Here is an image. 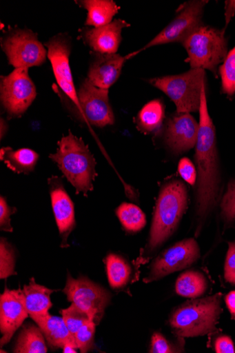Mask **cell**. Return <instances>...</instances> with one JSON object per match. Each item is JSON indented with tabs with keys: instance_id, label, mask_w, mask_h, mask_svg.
<instances>
[{
	"instance_id": "6da1fadb",
	"label": "cell",
	"mask_w": 235,
	"mask_h": 353,
	"mask_svg": "<svg viewBox=\"0 0 235 353\" xmlns=\"http://www.w3.org/2000/svg\"><path fill=\"white\" fill-rule=\"evenodd\" d=\"M206 86L201 92L199 122L196 143L195 160L197 183L195 196L196 234L214 209L220 191L218 157L216 131L210 117L207 101Z\"/></svg>"
},
{
	"instance_id": "7a4b0ae2",
	"label": "cell",
	"mask_w": 235,
	"mask_h": 353,
	"mask_svg": "<svg viewBox=\"0 0 235 353\" xmlns=\"http://www.w3.org/2000/svg\"><path fill=\"white\" fill-rule=\"evenodd\" d=\"M187 207V190L181 181L172 180L161 188L157 199L148 243L141 256L154 252L175 232Z\"/></svg>"
},
{
	"instance_id": "3957f363",
	"label": "cell",
	"mask_w": 235,
	"mask_h": 353,
	"mask_svg": "<svg viewBox=\"0 0 235 353\" xmlns=\"http://www.w3.org/2000/svg\"><path fill=\"white\" fill-rule=\"evenodd\" d=\"M221 294L188 301L176 307L169 319V326L177 337L193 338L217 331L221 309Z\"/></svg>"
},
{
	"instance_id": "277c9868",
	"label": "cell",
	"mask_w": 235,
	"mask_h": 353,
	"mask_svg": "<svg viewBox=\"0 0 235 353\" xmlns=\"http://www.w3.org/2000/svg\"><path fill=\"white\" fill-rule=\"evenodd\" d=\"M58 146L57 152L51 154L50 158L57 164L77 192L88 194L93 190L92 183L96 176L95 159L88 145L70 132L61 139Z\"/></svg>"
},
{
	"instance_id": "5b68a950",
	"label": "cell",
	"mask_w": 235,
	"mask_h": 353,
	"mask_svg": "<svg viewBox=\"0 0 235 353\" xmlns=\"http://www.w3.org/2000/svg\"><path fill=\"white\" fill-rule=\"evenodd\" d=\"M191 69L207 70L217 75L227 55L225 31L201 25L182 43Z\"/></svg>"
},
{
	"instance_id": "8992f818",
	"label": "cell",
	"mask_w": 235,
	"mask_h": 353,
	"mask_svg": "<svg viewBox=\"0 0 235 353\" xmlns=\"http://www.w3.org/2000/svg\"><path fill=\"white\" fill-rule=\"evenodd\" d=\"M203 69H191L175 76L154 78L150 83L163 91L174 101L178 113L199 111L201 92L207 84Z\"/></svg>"
},
{
	"instance_id": "52a82bcc",
	"label": "cell",
	"mask_w": 235,
	"mask_h": 353,
	"mask_svg": "<svg viewBox=\"0 0 235 353\" xmlns=\"http://www.w3.org/2000/svg\"><path fill=\"white\" fill-rule=\"evenodd\" d=\"M63 292L67 299L85 311L96 325L103 319L112 301L111 294L85 277L73 278L70 274Z\"/></svg>"
},
{
	"instance_id": "ba28073f",
	"label": "cell",
	"mask_w": 235,
	"mask_h": 353,
	"mask_svg": "<svg viewBox=\"0 0 235 353\" xmlns=\"http://www.w3.org/2000/svg\"><path fill=\"white\" fill-rule=\"evenodd\" d=\"M2 48L9 63L15 69L42 65L47 50L39 41L37 34L30 30H14L2 39Z\"/></svg>"
},
{
	"instance_id": "9c48e42d",
	"label": "cell",
	"mask_w": 235,
	"mask_h": 353,
	"mask_svg": "<svg viewBox=\"0 0 235 353\" xmlns=\"http://www.w3.org/2000/svg\"><path fill=\"white\" fill-rule=\"evenodd\" d=\"M200 258V250L194 239L176 243L161 252L153 261L145 283L158 281L192 266Z\"/></svg>"
},
{
	"instance_id": "30bf717a",
	"label": "cell",
	"mask_w": 235,
	"mask_h": 353,
	"mask_svg": "<svg viewBox=\"0 0 235 353\" xmlns=\"http://www.w3.org/2000/svg\"><path fill=\"white\" fill-rule=\"evenodd\" d=\"M1 101L10 117L21 116L37 98L34 83L25 68L15 69L7 77H1Z\"/></svg>"
},
{
	"instance_id": "8fae6325",
	"label": "cell",
	"mask_w": 235,
	"mask_h": 353,
	"mask_svg": "<svg viewBox=\"0 0 235 353\" xmlns=\"http://www.w3.org/2000/svg\"><path fill=\"white\" fill-rule=\"evenodd\" d=\"M208 1L194 0L183 4L176 18L142 50L171 43H183L201 25L204 9Z\"/></svg>"
},
{
	"instance_id": "7c38bea8",
	"label": "cell",
	"mask_w": 235,
	"mask_h": 353,
	"mask_svg": "<svg viewBox=\"0 0 235 353\" xmlns=\"http://www.w3.org/2000/svg\"><path fill=\"white\" fill-rule=\"evenodd\" d=\"M80 108L78 115L97 127L114 124V114L109 100V90L94 85L85 79L78 90Z\"/></svg>"
},
{
	"instance_id": "4fadbf2b",
	"label": "cell",
	"mask_w": 235,
	"mask_h": 353,
	"mask_svg": "<svg viewBox=\"0 0 235 353\" xmlns=\"http://www.w3.org/2000/svg\"><path fill=\"white\" fill-rule=\"evenodd\" d=\"M45 46L48 49V57L60 89L74 103L76 109L79 110L78 92L70 63L72 50L70 41L65 35L59 34L52 38Z\"/></svg>"
},
{
	"instance_id": "5bb4252c",
	"label": "cell",
	"mask_w": 235,
	"mask_h": 353,
	"mask_svg": "<svg viewBox=\"0 0 235 353\" xmlns=\"http://www.w3.org/2000/svg\"><path fill=\"white\" fill-rule=\"evenodd\" d=\"M23 290L6 288L0 296V332L3 334L1 347L8 343L28 316Z\"/></svg>"
},
{
	"instance_id": "9a60e30c",
	"label": "cell",
	"mask_w": 235,
	"mask_h": 353,
	"mask_svg": "<svg viewBox=\"0 0 235 353\" xmlns=\"http://www.w3.org/2000/svg\"><path fill=\"white\" fill-rule=\"evenodd\" d=\"M198 123L190 113H178L167 121L164 139L173 151L183 153L192 149L197 140Z\"/></svg>"
},
{
	"instance_id": "2e32d148",
	"label": "cell",
	"mask_w": 235,
	"mask_h": 353,
	"mask_svg": "<svg viewBox=\"0 0 235 353\" xmlns=\"http://www.w3.org/2000/svg\"><path fill=\"white\" fill-rule=\"evenodd\" d=\"M139 52L125 57L116 53H96L89 69L88 79L97 88L109 90L119 79L125 61Z\"/></svg>"
},
{
	"instance_id": "e0dca14e",
	"label": "cell",
	"mask_w": 235,
	"mask_h": 353,
	"mask_svg": "<svg viewBox=\"0 0 235 353\" xmlns=\"http://www.w3.org/2000/svg\"><path fill=\"white\" fill-rule=\"evenodd\" d=\"M52 205L60 235L62 246H67V239L76 225L74 203L57 177L49 180Z\"/></svg>"
},
{
	"instance_id": "ac0fdd59",
	"label": "cell",
	"mask_w": 235,
	"mask_h": 353,
	"mask_svg": "<svg viewBox=\"0 0 235 353\" xmlns=\"http://www.w3.org/2000/svg\"><path fill=\"white\" fill-rule=\"evenodd\" d=\"M128 26L125 21L116 19L106 26L85 29L83 39L96 53L116 54L122 40V30Z\"/></svg>"
},
{
	"instance_id": "d6986e66",
	"label": "cell",
	"mask_w": 235,
	"mask_h": 353,
	"mask_svg": "<svg viewBox=\"0 0 235 353\" xmlns=\"http://www.w3.org/2000/svg\"><path fill=\"white\" fill-rule=\"evenodd\" d=\"M32 319L41 330L52 350L63 348L66 344L77 345L75 336L67 327L62 317L52 316L48 313Z\"/></svg>"
},
{
	"instance_id": "ffe728a7",
	"label": "cell",
	"mask_w": 235,
	"mask_h": 353,
	"mask_svg": "<svg viewBox=\"0 0 235 353\" xmlns=\"http://www.w3.org/2000/svg\"><path fill=\"white\" fill-rule=\"evenodd\" d=\"M26 308L30 318L48 314L52 306L51 295L54 292L44 285L37 283L32 278L28 285L23 287Z\"/></svg>"
},
{
	"instance_id": "44dd1931",
	"label": "cell",
	"mask_w": 235,
	"mask_h": 353,
	"mask_svg": "<svg viewBox=\"0 0 235 353\" xmlns=\"http://www.w3.org/2000/svg\"><path fill=\"white\" fill-rule=\"evenodd\" d=\"M0 158L12 171L28 174L34 170L39 154L29 148L13 150L11 148H3L0 150Z\"/></svg>"
},
{
	"instance_id": "7402d4cb",
	"label": "cell",
	"mask_w": 235,
	"mask_h": 353,
	"mask_svg": "<svg viewBox=\"0 0 235 353\" xmlns=\"http://www.w3.org/2000/svg\"><path fill=\"white\" fill-rule=\"evenodd\" d=\"M88 11L86 26L98 28L112 23L120 8L110 0H84L77 2Z\"/></svg>"
},
{
	"instance_id": "603a6c76",
	"label": "cell",
	"mask_w": 235,
	"mask_h": 353,
	"mask_svg": "<svg viewBox=\"0 0 235 353\" xmlns=\"http://www.w3.org/2000/svg\"><path fill=\"white\" fill-rule=\"evenodd\" d=\"M209 281L206 276L198 270H188L181 274L176 283V293L185 298L196 299L207 292Z\"/></svg>"
},
{
	"instance_id": "cb8c5ba5",
	"label": "cell",
	"mask_w": 235,
	"mask_h": 353,
	"mask_svg": "<svg viewBox=\"0 0 235 353\" xmlns=\"http://www.w3.org/2000/svg\"><path fill=\"white\" fill-rule=\"evenodd\" d=\"M108 280L115 291L125 290L132 275V270L129 263L122 256L110 254L105 261Z\"/></svg>"
},
{
	"instance_id": "d4e9b609",
	"label": "cell",
	"mask_w": 235,
	"mask_h": 353,
	"mask_svg": "<svg viewBox=\"0 0 235 353\" xmlns=\"http://www.w3.org/2000/svg\"><path fill=\"white\" fill-rule=\"evenodd\" d=\"M48 348L40 328L33 325H25L20 332L15 345L16 353H46Z\"/></svg>"
},
{
	"instance_id": "484cf974",
	"label": "cell",
	"mask_w": 235,
	"mask_h": 353,
	"mask_svg": "<svg viewBox=\"0 0 235 353\" xmlns=\"http://www.w3.org/2000/svg\"><path fill=\"white\" fill-rule=\"evenodd\" d=\"M116 212L123 228L128 233H138L146 225L145 214L135 205L124 203L117 208Z\"/></svg>"
},
{
	"instance_id": "4316f807",
	"label": "cell",
	"mask_w": 235,
	"mask_h": 353,
	"mask_svg": "<svg viewBox=\"0 0 235 353\" xmlns=\"http://www.w3.org/2000/svg\"><path fill=\"white\" fill-rule=\"evenodd\" d=\"M164 118V108L159 100H154L145 105L139 115V126L145 133H152L159 130Z\"/></svg>"
},
{
	"instance_id": "83f0119b",
	"label": "cell",
	"mask_w": 235,
	"mask_h": 353,
	"mask_svg": "<svg viewBox=\"0 0 235 353\" xmlns=\"http://www.w3.org/2000/svg\"><path fill=\"white\" fill-rule=\"evenodd\" d=\"M60 312L65 324L74 336L88 321L92 320L88 313L74 303L68 308L61 310Z\"/></svg>"
},
{
	"instance_id": "f1b7e54d",
	"label": "cell",
	"mask_w": 235,
	"mask_h": 353,
	"mask_svg": "<svg viewBox=\"0 0 235 353\" xmlns=\"http://www.w3.org/2000/svg\"><path fill=\"white\" fill-rule=\"evenodd\" d=\"M222 89L228 96L235 92V47L229 52L220 68Z\"/></svg>"
},
{
	"instance_id": "f546056e",
	"label": "cell",
	"mask_w": 235,
	"mask_h": 353,
	"mask_svg": "<svg viewBox=\"0 0 235 353\" xmlns=\"http://www.w3.org/2000/svg\"><path fill=\"white\" fill-rule=\"evenodd\" d=\"M15 251L6 239L0 242V278L7 279L15 273Z\"/></svg>"
},
{
	"instance_id": "4dcf8cb0",
	"label": "cell",
	"mask_w": 235,
	"mask_h": 353,
	"mask_svg": "<svg viewBox=\"0 0 235 353\" xmlns=\"http://www.w3.org/2000/svg\"><path fill=\"white\" fill-rule=\"evenodd\" d=\"M184 338L178 337L175 342L167 339L160 333H154L152 337L150 352L172 353L183 352L185 350Z\"/></svg>"
},
{
	"instance_id": "1f68e13d",
	"label": "cell",
	"mask_w": 235,
	"mask_h": 353,
	"mask_svg": "<svg viewBox=\"0 0 235 353\" xmlns=\"http://www.w3.org/2000/svg\"><path fill=\"white\" fill-rule=\"evenodd\" d=\"M95 326L94 321L90 320L75 335L76 344L82 353H86L94 348Z\"/></svg>"
},
{
	"instance_id": "d6a6232c",
	"label": "cell",
	"mask_w": 235,
	"mask_h": 353,
	"mask_svg": "<svg viewBox=\"0 0 235 353\" xmlns=\"http://www.w3.org/2000/svg\"><path fill=\"white\" fill-rule=\"evenodd\" d=\"M221 216L227 225L235 223V181L228 185L221 203Z\"/></svg>"
},
{
	"instance_id": "836d02e7",
	"label": "cell",
	"mask_w": 235,
	"mask_h": 353,
	"mask_svg": "<svg viewBox=\"0 0 235 353\" xmlns=\"http://www.w3.org/2000/svg\"><path fill=\"white\" fill-rule=\"evenodd\" d=\"M224 278L226 282L235 286V242L229 243L225 263Z\"/></svg>"
},
{
	"instance_id": "e575fe53",
	"label": "cell",
	"mask_w": 235,
	"mask_h": 353,
	"mask_svg": "<svg viewBox=\"0 0 235 353\" xmlns=\"http://www.w3.org/2000/svg\"><path fill=\"white\" fill-rule=\"evenodd\" d=\"M16 212L15 208L10 207L3 197L0 199V228L2 231L12 232L11 215Z\"/></svg>"
},
{
	"instance_id": "d590c367",
	"label": "cell",
	"mask_w": 235,
	"mask_h": 353,
	"mask_svg": "<svg viewBox=\"0 0 235 353\" xmlns=\"http://www.w3.org/2000/svg\"><path fill=\"white\" fill-rule=\"evenodd\" d=\"M178 172L184 181L192 185L195 184L197 179L196 170L188 158L184 157L181 160Z\"/></svg>"
},
{
	"instance_id": "8d00e7d4",
	"label": "cell",
	"mask_w": 235,
	"mask_h": 353,
	"mask_svg": "<svg viewBox=\"0 0 235 353\" xmlns=\"http://www.w3.org/2000/svg\"><path fill=\"white\" fill-rule=\"evenodd\" d=\"M214 348L218 353H234L235 352L234 343L230 337L222 335L218 336L215 343Z\"/></svg>"
},
{
	"instance_id": "74e56055",
	"label": "cell",
	"mask_w": 235,
	"mask_h": 353,
	"mask_svg": "<svg viewBox=\"0 0 235 353\" xmlns=\"http://www.w3.org/2000/svg\"><path fill=\"white\" fill-rule=\"evenodd\" d=\"M225 26H227L235 14V1H233V0L225 1Z\"/></svg>"
},
{
	"instance_id": "f35d334b",
	"label": "cell",
	"mask_w": 235,
	"mask_h": 353,
	"mask_svg": "<svg viewBox=\"0 0 235 353\" xmlns=\"http://www.w3.org/2000/svg\"><path fill=\"white\" fill-rule=\"evenodd\" d=\"M225 303L232 317L235 319V292H232L226 296Z\"/></svg>"
},
{
	"instance_id": "ab89813d",
	"label": "cell",
	"mask_w": 235,
	"mask_h": 353,
	"mask_svg": "<svg viewBox=\"0 0 235 353\" xmlns=\"http://www.w3.org/2000/svg\"><path fill=\"white\" fill-rule=\"evenodd\" d=\"M77 349H79L78 346L74 344H66L63 347V351L64 353H69V352H73L76 353L77 352Z\"/></svg>"
},
{
	"instance_id": "60d3db41",
	"label": "cell",
	"mask_w": 235,
	"mask_h": 353,
	"mask_svg": "<svg viewBox=\"0 0 235 353\" xmlns=\"http://www.w3.org/2000/svg\"><path fill=\"white\" fill-rule=\"evenodd\" d=\"M8 130V125L7 124L6 120L1 119V139H3L4 136L6 134Z\"/></svg>"
}]
</instances>
